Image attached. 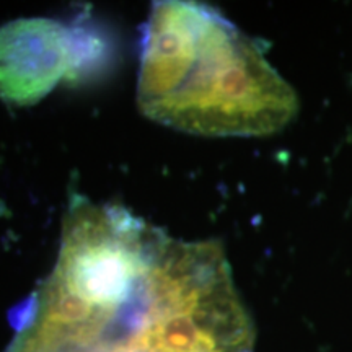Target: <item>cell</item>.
Instances as JSON below:
<instances>
[{
    "mask_svg": "<svg viewBox=\"0 0 352 352\" xmlns=\"http://www.w3.org/2000/svg\"><path fill=\"white\" fill-rule=\"evenodd\" d=\"M104 44L88 30L59 20L19 19L0 26V100L32 107L63 80L85 77Z\"/></svg>",
    "mask_w": 352,
    "mask_h": 352,
    "instance_id": "cell-3",
    "label": "cell"
},
{
    "mask_svg": "<svg viewBox=\"0 0 352 352\" xmlns=\"http://www.w3.org/2000/svg\"><path fill=\"white\" fill-rule=\"evenodd\" d=\"M138 103L148 120L204 138H263L298 111L296 90L261 47L215 8L153 3L144 28Z\"/></svg>",
    "mask_w": 352,
    "mask_h": 352,
    "instance_id": "cell-2",
    "label": "cell"
},
{
    "mask_svg": "<svg viewBox=\"0 0 352 352\" xmlns=\"http://www.w3.org/2000/svg\"><path fill=\"white\" fill-rule=\"evenodd\" d=\"M6 352H254V327L219 241L74 196Z\"/></svg>",
    "mask_w": 352,
    "mask_h": 352,
    "instance_id": "cell-1",
    "label": "cell"
}]
</instances>
